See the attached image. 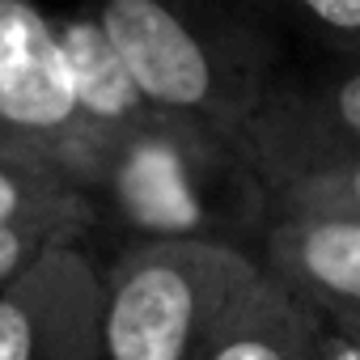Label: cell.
I'll list each match as a JSON object with an SVG mask.
<instances>
[{"instance_id": "cell-1", "label": "cell", "mask_w": 360, "mask_h": 360, "mask_svg": "<svg viewBox=\"0 0 360 360\" xmlns=\"http://www.w3.org/2000/svg\"><path fill=\"white\" fill-rule=\"evenodd\" d=\"M144 98L242 148V127L288 68L250 0H85Z\"/></svg>"}, {"instance_id": "cell-2", "label": "cell", "mask_w": 360, "mask_h": 360, "mask_svg": "<svg viewBox=\"0 0 360 360\" xmlns=\"http://www.w3.org/2000/svg\"><path fill=\"white\" fill-rule=\"evenodd\" d=\"M89 200L123 242H225L250 255L271 217L246 153L174 115L106 148Z\"/></svg>"}, {"instance_id": "cell-3", "label": "cell", "mask_w": 360, "mask_h": 360, "mask_svg": "<svg viewBox=\"0 0 360 360\" xmlns=\"http://www.w3.org/2000/svg\"><path fill=\"white\" fill-rule=\"evenodd\" d=\"M259 276L225 242H123L102 267V360H200Z\"/></svg>"}, {"instance_id": "cell-4", "label": "cell", "mask_w": 360, "mask_h": 360, "mask_svg": "<svg viewBox=\"0 0 360 360\" xmlns=\"http://www.w3.org/2000/svg\"><path fill=\"white\" fill-rule=\"evenodd\" d=\"M0 119L89 195L106 144L77 110L56 13L34 0H0Z\"/></svg>"}, {"instance_id": "cell-5", "label": "cell", "mask_w": 360, "mask_h": 360, "mask_svg": "<svg viewBox=\"0 0 360 360\" xmlns=\"http://www.w3.org/2000/svg\"><path fill=\"white\" fill-rule=\"evenodd\" d=\"M242 153L263 187L360 157V60L284 68L242 127Z\"/></svg>"}, {"instance_id": "cell-6", "label": "cell", "mask_w": 360, "mask_h": 360, "mask_svg": "<svg viewBox=\"0 0 360 360\" xmlns=\"http://www.w3.org/2000/svg\"><path fill=\"white\" fill-rule=\"evenodd\" d=\"M0 360H102V267L51 246L0 284Z\"/></svg>"}, {"instance_id": "cell-7", "label": "cell", "mask_w": 360, "mask_h": 360, "mask_svg": "<svg viewBox=\"0 0 360 360\" xmlns=\"http://www.w3.org/2000/svg\"><path fill=\"white\" fill-rule=\"evenodd\" d=\"M255 259L330 326L360 335V217L271 212Z\"/></svg>"}, {"instance_id": "cell-8", "label": "cell", "mask_w": 360, "mask_h": 360, "mask_svg": "<svg viewBox=\"0 0 360 360\" xmlns=\"http://www.w3.org/2000/svg\"><path fill=\"white\" fill-rule=\"evenodd\" d=\"M56 34H60V51L68 64L77 110L85 115V123L98 131V140L106 148L115 140L136 136V131L165 119L144 98V89L136 85L131 68L123 64L119 47L110 43V34L102 30V22L94 18L89 5L56 13Z\"/></svg>"}, {"instance_id": "cell-9", "label": "cell", "mask_w": 360, "mask_h": 360, "mask_svg": "<svg viewBox=\"0 0 360 360\" xmlns=\"http://www.w3.org/2000/svg\"><path fill=\"white\" fill-rule=\"evenodd\" d=\"M322 326L326 318L314 305L263 271L225 314L200 360H318Z\"/></svg>"}, {"instance_id": "cell-10", "label": "cell", "mask_w": 360, "mask_h": 360, "mask_svg": "<svg viewBox=\"0 0 360 360\" xmlns=\"http://www.w3.org/2000/svg\"><path fill=\"white\" fill-rule=\"evenodd\" d=\"M94 200L39 153H0V229L47 246H85L98 229Z\"/></svg>"}, {"instance_id": "cell-11", "label": "cell", "mask_w": 360, "mask_h": 360, "mask_svg": "<svg viewBox=\"0 0 360 360\" xmlns=\"http://www.w3.org/2000/svg\"><path fill=\"white\" fill-rule=\"evenodd\" d=\"M276 26L292 30L339 60H360V0H250Z\"/></svg>"}, {"instance_id": "cell-12", "label": "cell", "mask_w": 360, "mask_h": 360, "mask_svg": "<svg viewBox=\"0 0 360 360\" xmlns=\"http://www.w3.org/2000/svg\"><path fill=\"white\" fill-rule=\"evenodd\" d=\"M271 212H335V217H360V157L335 169L301 174L288 183L267 187Z\"/></svg>"}, {"instance_id": "cell-13", "label": "cell", "mask_w": 360, "mask_h": 360, "mask_svg": "<svg viewBox=\"0 0 360 360\" xmlns=\"http://www.w3.org/2000/svg\"><path fill=\"white\" fill-rule=\"evenodd\" d=\"M43 250H51L47 242L30 238V233H13V229H0V284L13 280L26 263H34Z\"/></svg>"}, {"instance_id": "cell-14", "label": "cell", "mask_w": 360, "mask_h": 360, "mask_svg": "<svg viewBox=\"0 0 360 360\" xmlns=\"http://www.w3.org/2000/svg\"><path fill=\"white\" fill-rule=\"evenodd\" d=\"M318 360H360V335L326 322L322 326V343H318Z\"/></svg>"}, {"instance_id": "cell-15", "label": "cell", "mask_w": 360, "mask_h": 360, "mask_svg": "<svg viewBox=\"0 0 360 360\" xmlns=\"http://www.w3.org/2000/svg\"><path fill=\"white\" fill-rule=\"evenodd\" d=\"M0 153H39V148H34L30 140H22L5 119H0ZM39 157H43V153H39Z\"/></svg>"}]
</instances>
